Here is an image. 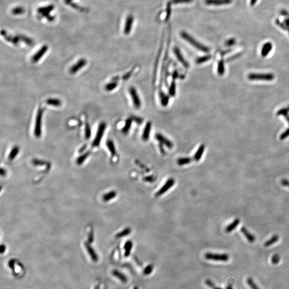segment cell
Segmentation results:
<instances>
[{
  "label": "cell",
  "mask_w": 289,
  "mask_h": 289,
  "mask_svg": "<svg viewBox=\"0 0 289 289\" xmlns=\"http://www.w3.org/2000/svg\"><path fill=\"white\" fill-rule=\"evenodd\" d=\"M72 1V0H65V3H66L67 5H68L69 3L71 2Z\"/></svg>",
  "instance_id": "obj_59"
},
{
  "label": "cell",
  "mask_w": 289,
  "mask_h": 289,
  "mask_svg": "<svg viewBox=\"0 0 289 289\" xmlns=\"http://www.w3.org/2000/svg\"><path fill=\"white\" fill-rule=\"evenodd\" d=\"M116 196H117V192L115 191H111L104 194L102 196V199L104 202H108L113 199L115 198Z\"/></svg>",
  "instance_id": "obj_22"
},
{
  "label": "cell",
  "mask_w": 289,
  "mask_h": 289,
  "mask_svg": "<svg viewBox=\"0 0 289 289\" xmlns=\"http://www.w3.org/2000/svg\"><path fill=\"white\" fill-rule=\"evenodd\" d=\"M91 136V129L89 124L86 122L85 123V138L88 139Z\"/></svg>",
  "instance_id": "obj_40"
},
{
  "label": "cell",
  "mask_w": 289,
  "mask_h": 289,
  "mask_svg": "<svg viewBox=\"0 0 289 289\" xmlns=\"http://www.w3.org/2000/svg\"><path fill=\"white\" fill-rule=\"evenodd\" d=\"M241 231L244 235V236L247 238V241H249L250 243H253L256 240V237L253 234H252L251 233H249V232L247 231V230L244 227H243L241 228Z\"/></svg>",
  "instance_id": "obj_19"
},
{
  "label": "cell",
  "mask_w": 289,
  "mask_h": 289,
  "mask_svg": "<svg viewBox=\"0 0 289 289\" xmlns=\"http://www.w3.org/2000/svg\"><path fill=\"white\" fill-rule=\"evenodd\" d=\"M106 144H107V146L108 147V150L110 151V152L111 153V155H112V157H115L117 154V152H116V148H115V145H114V143H113V141L111 140H108L107 141V143H106Z\"/></svg>",
  "instance_id": "obj_24"
},
{
  "label": "cell",
  "mask_w": 289,
  "mask_h": 289,
  "mask_svg": "<svg viewBox=\"0 0 289 289\" xmlns=\"http://www.w3.org/2000/svg\"><path fill=\"white\" fill-rule=\"evenodd\" d=\"M131 123H132V119H128L126 122L125 125L124 126L123 128V132L124 133H127L130 130L131 126Z\"/></svg>",
  "instance_id": "obj_37"
},
{
  "label": "cell",
  "mask_w": 289,
  "mask_h": 289,
  "mask_svg": "<svg viewBox=\"0 0 289 289\" xmlns=\"http://www.w3.org/2000/svg\"><path fill=\"white\" fill-rule=\"evenodd\" d=\"M6 174H7L6 170H5V169H3V168H1V176L4 177L6 175Z\"/></svg>",
  "instance_id": "obj_56"
},
{
  "label": "cell",
  "mask_w": 289,
  "mask_h": 289,
  "mask_svg": "<svg viewBox=\"0 0 289 289\" xmlns=\"http://www.w3.org/2000/svg\"><path fill=\"white\" fill-rule=\"evenodd\" d=\"M133 20H134V18L132 16L130 15L127 17V18L126 19L125 24V27L124 29V33H125L126 35H128L130 33L133 23Z\"/></svg>",
  "instance_id": "obj_12"
},
{
  "label": "cell",
  "mask_w": 289,
  "mask_h": 289,
  "mask_svg": "<svg viewBox=\"0 0 289 289\" xmlns=\"http://www.w3.org/2000/svg\"><path fill=\"white\" fill-rule=\"evenodd\" d=\"M168 97H163L162 98V104L164 106H166L167 104H168Z\"/></svg>",
  "instance_id": "obj_53"
},
{
  "label": "cell",
  "mask_w": 289,
  "mask_h": 289,
  "mask_svg": "<svg viewBox=\"0 0 289 289\" xmlns=\"http://www.w3.org/2000/svg\"><path fill=\"white\" fill-rule=\"evenodd\" d=\"M211 58H212V56L211 55H207L200 57V58H198L196 59V63L198 64H201V63H203L209 61Z\"/></svg>",
  "instance_id": "obj_36"
},
{
  "label": "cell",
  "mask_w": 289,
  "mask_h": 289,
  "mask_svg": "<svg viewBox=\"0 0 289 289\" xmlns=\"http://www.w3.org/2000/svg\"><path fill=\"white\" fill-rule=\"evenodd\" d=\"M280 183L283 186H287V187L289 188V181H288V180L285 179H283L280 182Z\"/></svg>",
  "instance_id": "obj_49"
},
{
  "label": "cell",
  "mask_w": 289,
  "mask_h": 289,
  "mask_svg": "<svg viewBox=\"0 0 289 289\" xmlns=\"http://www.w3.org/2000/svg\"><path fill=\"white\" fill-rule=\"evenodd\" d=\"M32 164L35 166H42L47 164L46 161L38 160V159H34L32 160Z\"/></svg>",
  "instance_id": "obj_41"
},
{
  "label": "cell",
  "mask_w": 289,
  "mask_h": 289,
  "mask_svg": "<svg viewBox=\"0 0 289 289\" xmlns=\"http://www.w3.org/2000/svg\"><path fill=\"white\" fill-rule=\"evenodd\" d=\"M239 223H240V220L238 219L234 220L232 223H231L230 224L227 226V227H226L225 231L228 232V233L231 232L232 230H234L238 226Z\"/></svg>",
  "instance_id": "obj_27"
},
{
  "label": "cell",
  "mask_w": 289,
  "mask_h": 289,
  "mask_svg": "<svg viewBox=\"0 0 289 289\" xmlns=\"http://www.w3.org/2000/svg\"><path fill=\"white\" fill-rule=\"evenodd\" d=\"M18 37L20 40H22V41L24 42L25 44H26L29 46H31L33 44V41L31 39V38H28L26 36L23 35H18Z\"/></svg>",
  "instance_id": "obj_35"
},
{
  "label": "cell",
  "mask_w": 289,
  "mask_h": 289,
  "mask_svg": "<svg viewBox=\"0 0 289 289\" xmlns=\"http://www.w3.org/2000/svg\"><path fill=\"white\" fill-rule=\"evenodd\" d=\"M113 276L117 277L118 279L123 283H126L128 282V278L124 274L122 273L121 272L118 271L117 270H113L112 272Z\"/></svg>",
  "instance_id": "obj_21"
},
{
  "label": "cell",
  "mask_w": 289,
  "mask_h": 289,
  "mask_svg": "<svg viewBox=\"0 0 289 289\" xmlns=\"http://www.w3.org/2000/svg\"><path fill=\"white\" fill-rule=\"evenodd\" d=\"M44 113V110L40 107L38 108L37 116L35 118V127H34V135L37 138H40L41 135L42 131V118Z\"/></svg>",
  "instance_id": "obj_2"
},
{
  "label": "cell",
  "mask_w": 289,
  "mask_h": 289,
  "mask_svg": "<svg viewBox=\"0 0 289 289\" xmlns=\"http://www.w3.org/2000/svg\"><path fill=\"white\" fill-rule=\"evenodd\" d=\"M85 246L86 247L87 251L88 252V254L91 256L92 260L94 262H97L98 260V256H97V254L96 253L95 250L94 249L93 247L91 246L90 243H85Z\"/></svg>",
  "instance_id": "obj_15"
},
{
  "label": "cell",
  "mask_w": 289,
  "mask_h": 289,
  "mask_svg": "<svg viewBox=\"0 0 289 289\" xmlns=\"http://www.w3.org/2000/svg\"><path fill=\"white\" fill-rule=\"evenodd\" d=\"M217 71L220 75L222 76L224 75L225 72V68L223 60H221L218 63V67H217Z\"/></svg>",
  "instance_id": "obj_33"
},
{
  "label": "cell",
  "mask_w": 289,
  "mask_h": 289,
  "mask_svg": "<svg viewBox=\"0 0 289 289\" xmlns=\"http://www.w3.org/2000/svg\"><path fill=\"white\" fill-rule=\"evenodd\" d=\"M171 2H169L167 3V15H166V21H168V19H169L170 18V15H171Z\"/></svg>",
  "instance_id": "obj_42"
},
{
  "label": "cell",
  "mask_w": 289,
  "mask_h": 289,
  "mask_svg": "<svg viewBox=\"0 0 289 289\" xmlns=\"http://www.w3.org/2000/svg\"><path fill=\"white\" fill-rule=\"evenodd\" d=\"M181 35L184 40H185L186 41L189 42L190 44H192V46H193L196 48L198 49L199 51H202L205 52V53L209 52L210 48L208 47L205 46L203 44H200V42H198V41H196V39H194V38H193L189 34L186 33V32H184V31L181 32Z\"/></svg>",
  "instance_id": "obj_1"
},
{
  "label": "cell",
  "mask_w": 289,
  "mask_h": 289,
  "mask_svg": "<svg viewBox=\"0 0 289 289\" xmlns=\"http://www.w3.org/2000/svg\"><path fill=\"white\" fill-rule=\"evenodd\" d=\"M19 152V147L18 146H16L13 147L11 150V152L9 154L8 159L10 161H12L15 159L16 157L17 156L18 153Z\"/></svg>",
  "instance_id": "obj_25"
},
{
  "label": "cell",
  "mask_w": 289,
  "mask_h": 289,
  "mask_svg": "<svg viewBox=\"0 0 289 289\" xmlns=\"http://www.w3.org/2000/svg\"><path fill=\"white\" fill-rule=\"evenodd\" d=\"M145 181H146V182H153L154 181V177L153 176H148L146 177L145 178Z\"/></svg>",
  "instance_id": "obj_52"
},
{
  "label": "cell",
  "mask_w": 289,
  "mask_h": 289,
  "mask_svg": "<svg viewBox=\"0 0 289 289\" xmlns=\"http://www.w3.org/2000/svg\"><path fill=\"white\" fill-rule=\"evenodd\" d=\"M278 239H279V237L277 235H276H276H274L271 238L265 243L264 246L265 247H268L269 246H271L274 243H276L277 241H278Z\"/></svg>",
  "instance_id": "obj_34"
},
{
  "label": "cell",
  "mask_w": 289,
  "mask_h": 289,
  "mask_svg": "<svg viewBox=\"0 0 289 289\" xmlns=\"http://www.w3.org/2000/svg\"><path fill=\"white\" fill-rule=\"evenodd\" d=\"M131 232V229L130 227H126L125 229L123 230L122 231L119 232L116 234V237L117 238H122L124 237L127 236L129 234H130Z\"/></svg>",
  "instance_id": "obj_29"
},
{
  "label": "cell",
  "mask_w": 289,
  "mask_h": 289,
  "mask_svg": "<svg viewBox=\"0 0 289 289\" xmlns=\"http://www.w3.org/2000/svg\"><path fill=\"white\" fill-rule=\"evenodd\" d=\"M25 10L23 7H17L14 8L12 10L11 12L15 15H22L24 13Z\"/></svg>",
  "instance_id": "obj_32"
},
{
  "label": "cell",
  "mask_w": 289,
  "mask_h": 289,
  "mask_svg": "<svg viewBox=\"0 0 289 289\" xmlns=\"http://www.w3.org/2000/svg\"><path fill=\"white\" fill-rule=\"evenodd\" d=\"M68 5H70L71 7H72V8H75V9H79L80 10H82L81 8H80L79 5H77L75 4V3H72V2H70V3H69Z\"/></svg>",
  "instance_id": "obj_51"
},
{
  "label": "cell",
  "mask_w": 289,
  "mask_h": 289,
  "mask_svg": "<svg viewBox=\"0 0 289 289\" xmlns=\"http://www.w3.org/2000/svg\"><path fill=\"white\" fill-rule=\"evenodd\" d=\"M1 35L5 37V40H7L9 42H12L14 44H17L20 41L18 35L15 36V37L8 35H7V32L5 31H3V30L1 31Z\"/></svg>",
  "instance_id": "obj_16"
},
{
  "label": "cell",
  "mask_w": 289,
  "mask_h": 289,
  "mask_svg": "<svg viewBox=\"0 0 289 289\" xmlns=\"http://www.w3.org/2000/svg\"><path fill=\"white\" fill-rule=\"evenodd\" d=\"M247 284L249 285L250 287H251L252 289H259L258 288V287L256 286V285L254 283L253 280H252L251 278H249L247 279Z\"/></svg>",
  "instance_id": "obj_44"
},
{
  "label": "cell",
  "mask_w": 289,
  "mask_h": 289,
  "mask_svg": "<svg viewBox=\"0 0 289 289\" xmlns=\"http://www.w3.org/2000/svg\"><path fill=\"white\" fill-rule=\"evenodd\" d=\"M174 183H175V181L174 179L172 178L168 179L164 185L162 186L160 188V189L155 193V196L157 197H159L164 194L167 191H168V190L170 189V188H172V186L174 185Z\"/></svg>",
  "instance_id": "obj_6"
},
{
  "label": "cell",
  "mask_w": 289,
  "mask_h": 289,
  "mask_svg": "<svg viewBox=\"0 0 289 289\" xmlns=\"http://www.w3.org/2000/svg\"><path fill=\"white\" fill-rule=\"evenodd\" d=\"M6 250V247L5 245L3 244H2L1 245V247H0V252L1 254H3Z\"/></svg>",
  "instance_id": "obj_55"
},
{
  "label": "cell",
  "mask_w": 289,
  "mask_h": 289,
  "mask_svg": "<svg viewBox=\"0 0 289 289\" xmlns=\"http://www.w3.org/2000/svg\"><path fill=\"white\" fill-rule=\"evenodd\" d=\"M280 260V258L279 256L277 254H275L272 257V262L273 264H277L279 263Z\"/></svg>",
  "instance_id": "obj_47"
},
{
  "label": "cell",
  "mask_w": 289,
  "mask_h": 289,
  "mask_svg": "<svg viewBox=\"0 0 289 289\" xmlns=\"http://www.w3.org/2000/svg\"><path fill=\"white\" fill-rule=\"evenodd\" d=\"M289 136V128L285 131L284 132L282 133L280 136V140H284Z\"/></svg>",
  "instance_id": "obj_46"
},
{
  "label": "cell",
  "mask_w": 289,
  "mask_h": 289,
  "mask_svg": "<svg viewBox=\"0 0 289 289\" xmlns=\"http://www.w3.org/2000/svg\"><path fill=\"white\" fill-rule=\"evenodd\" d=\"M227 289H232L231 287H230V286H229V287H227Z\"/></svg>",
  "instance_id": "obj_62"
},
{
  "label": "cell",
  "mask_w": 289,
  "mask_h": 289,
  "mask_svg": "<svg viewBox=\"0 0 289 289\" xmlns=\"http://www.w3.org/2000/svg\"><path fill=\"white\" fill-rule=\"evenodd\" d=\"M85 148H86V146H84L83 147H82L81 149H80L79 153L83 152L84 150H85Z\"/></svg>",
  "instance_id": "obj_58"
},
{
  "label": "cell",
  "mask_w": 289,
  "mask_h": 289,
  "mask_svg": "<svg viewBox=\"0 0 289 289\" xmlns=\"http://www.w3.org/2000/svg\"><path fill=\"white\" fill-rule=\"evenodd\" d=\"M287 111H289V106L288 107H287Z\"/></svg>",
  "instance_id": "obj_64"
},
{
  "label": "cell",
  "mask_w": 289,
  "mask_h": 289,
  "mask_svg": "<svg viewBox=\"0 0 289 289\" xmlns=\"http://www.w3.org/2000/svg\"><path fill=\"white\" fill-rule=\"evenodd\" d=\"M117 86V83L116 82H112L106 85L105 86V89L106 91H111L116 88Z\"/></svg>",
  "instance_id": "obj_38"
},
{
  "label": "cell",
  "mask_w": 289,
  "mask_h": 289,
  "mask_svg": "<svg viewBox=\"0 0 289 289\" xmlns=\"http://www.w3.org/2000/svg\"><path fill=\"white\" fill-rule=\"evenodd\" d=\"M152 124L150 122H148L145 127L143 130V139L144 141L148 140L150 135V130H151Z\"/></svg>",
  "instance_id": "obj_18"
},
{
  "label": "cell",
  "mask_w": 289,
  "mask_h": 289,
  "mask_svg": "<svg viewBox=\"0 0 289 289\" xmlns=\"http://www.w3.org/2000/svg\"><path fill=\"white\" fill-rule=\"evenodd\" d=\"M206 284L208 286H209V287H211L212 289H213V288L215 287V285H214V284H213V283L212 282V281H210V280H206Z\"/></svg>",
  "instance_id": "obj_54"
},
{
  "label": "cell",
  "mask_w": 289,
  "mask_h": 289,
  "mask_svg": "<svg viewBox=\"0 0 289 289\" xmlns=\"http://www.w3.org/2000/svg\"><path fill=\"white\" fill-rule=\"evenodd\" d=\"M155 138L160 141L161 143H162L164 145H165L166 147H167L169 148H172L173 147V143L172 142L169 140V139L166 138L163 135L157 133L155 136Z\"/></svg>",
  "instance_id": "obj_13"
},
{
  "label": "cell",
  "mask_w": 289,
  "mask_h": 289,
  "mask_svg": "<svg viewBox=\"0 0 289 289\" xmlns=\"http://www.w3.org/2000/svg\"><path fill=\"white\" fill-rule=\"evenodd\" d=\"M87 63V61L84 58H81L78 61L75 65L71 67L70 69V72L71 74H75L77 73L78 71L83 68L84 66H85Z\"/></svg>",
  "instance_id": "obj_9"
},
{
  "label": "cell",
  "mask_w": 289,
  "mask_h": 289,
  "mask_svg": "<svg viewBox=\"0 0 289 289\" xmlns=\"http://www.w3.org/2000/svg\"><path fill=\"white\" fill-rule=\"evenodd\" d=\"M90 155V152H87L81 155L80 157H78L77 160H76L77 164L79 165V166L82 165V164L84 163V161L87 159V157H89Z\"/></svg>",
  "instance_id": "obj_28"
},
{
  "label": "cell",
  "mask_w": 289,
  "mask_h": 289,
  "mask_svg": "<svg viewBox=\"0 0 289 289\" xmlns=\"http://www.w3.org/2000/svg\"><path fill=\"white\" fill-rule=\"evenodd\" d=\"M236 42V40L234 38H232V39H230L229 40H227L226 42H225V44L226 46H231L232 45H234Z\"/></svg>",
  "instance_id": "obj_48"
},
{
  "label": "cell",
  "mask_w": 289,
  "mask_h": 289,
  "mask_svg": "<svg viewBox=\"0 0 289 289\" xmlns=\"http://www.w3.org/2000/svg\"><path fill=\"white\" fill-rule=\"evenodd\" d=\"M133 289H138V287H135L133 288Z\"/></svg>",
  "instance_id": "obj_63"
},
{
  "label": "cell",
  "mask_w": 289,
  "mask_h": 289,
  "mask_svg": "<svg viewBox=\"0 0 289 289\" xmlns=\"http://www.w3.org/2000/svg\"><path fill=\"white\" fill-rule=\"evenodd\" d=\"M205 257L207 260L214 261H227L229 259V256L226 254H214L212 253H207Z\"/></svg>",
  "instance_id": "obj_7"
},
{
  "label": "cell",
  "mask_w": 289,
  "mask_h": 289,
  "mask_svg": "<svg viewBox=\"0 0 289 289\" xmlns=\"http://www.w3.org/2000/svg\"><path fill=\"white\" fill-rule=\"evenodd\" d=\"M94 289H100L99 286V285H97V287H95V288H94Z\"/></svg>",
  "instance_id": "obj_60"
},
{
  "label": "cell",
  "mask_w": 289,
  "mask_h": 289,
  "mask_svg": "<svg viewBox=\"0 0 289 289\" xmlns=\"http://www.w3.org/2000/svg\"><path fill=\"white\" fill-rule=\"evenodd\" d=\"M213 289H221V288H219V287H214L213 288Z\"/></svg>",
  "instance_id": "obj_61"
},
{
  "label": "cell",
  "mask_w": 289,
  "mask_h": 289,
  "mask_svg": "<svg viewBox=\"0 0 289 289\" xmlns=\"http://www.w3.org/2000/svg\"><path fill=\"white\" fill-rule=\"evenodd\" d=\"M258 0H251V2H250V5L251 6H253L254 5L256 4V2Z\"/></svg>",
  "instance_id": "obj_57"
},
{
  "label": "cell",
  "mask_w": 289,
  "mask_h": 289,
  "mask_svg": "<svg viewBox=\"0 0 289 289\" xmlns=\"http://www.w3.org/2000/svg\"><path fill=\"white\" fill-rule=\"evenodd\" d=\"M232 2V0H205V3L209 5H224L230 4Z\"/></svg>",
  "instance_id": "obj_11"
},
{
  "label": "cell",
  "mask_w": 289,
  "mask_h": 289,
  "mask_svg": "<svg viewBox=\"0 0 289 289\" xmlns=\"http://www.w3.org/2000/svg\"><path fill=\"white\" fill-rule=\"evenodd\" d=\"M193 0H171L170 2L172 4H179V3H188L192 2Z\"/></svg>",
  "instance_id": "obj_43"
},
{
  "label": "cell",
  "mask_w": 289,
  "mask_h": 289,
  "mask_svg": "<svg viewBox=\"0 0 289 289\" xmlns=\"http://www.w3.org/2000/svg\"><path fill=\"white\" fill-rule=\"evenodd\" d=\"M192 161V159L190 157H181L178 159L177 164L179 166H184L190 164Z\"/></svg>",
  "instance_id": "obj_30"
},
{
  "label": "cell",
  "mask_w": 289,
  "mask_h": 289,
  "mask_svg": "<svg viewBox=\"0 0 289 289\" xmlns=\"http://www.w3.org/2000/svg\"><path fill=\"white\" fill-rule=\"evenodd\" d=\"M46 104L50 106L54 107H60L62 104V102L60 100L54 98H49L46 100Z\"/></svg>",
  "instance_id": "obj_26"
},
{
  "label": "cell",
  "mask_w": 289,
  "mask_h": 289,
  "mask_svg": "<svg viewBox=\"0 0 289 289\" xmlns=\"http://www.w3.org/2000/svg\"><path fill=\"white\" fill-rule=\"evenodd\" d=\"M205 146L204 145H201V146L199 147L198 150H196V153L194 154V160L195 161H199L201 159L205 151Z\"/></svg>",
  "instance_id": "obj_20"
},
{
  "label": "cell",
  "mask_w": 289,
  "mask_h": 289,
  "mask_svg": "<svg viewBox=\"0 0 289 289\" xmlns=\"http://www.w3.org/2000/svg\"><path fill=\"white\" fill-rule=\"evenodd\" d=\"M273 48V45H272L271 42H266V44H263V48L261 50V55L263 58L266 57L268 54H269L270 51H272Z\"/></svg>",
  "instance_id": "obj_17"
},
{
  "label": "cell",
  "mask_w": 289,
  "mask_h": 289,
  "mask_svg": "<svg viewBox=\"0 0 289 289\" xmlns=\"http://www.w3.org/2000/svg\"><path fill=\"white\" fill-rule=\"evenodd\" d=\"M54 9V5H49L45 7H40L38 9V12L41 14L44 17L46 18L49 21H53L55 19V17L50 15L51 11H53Z\"/></svg>",
  "instance_id": "obj_5"
},
{
  "label": "cell",
  "mask_w": 289,
  "mask_h": 289,
  "mask_svg": "<svg viewBox=\"0 0 289 289\" xmlns=\"http://www.w3.org/2000/svg\"><path fill=\"white\" fill-rule=\"evenodd\" d=\"M130 93L134 106L137 109H139L141 107V101L136 90L133 87H131L130 89Z\"/></svg>",
  "instance_id": "obj_8"
},
{
  "label": "cell",
  "mask_w": 289,
  "mask_h": 289,
  "mask_svg": "<svg viewBox=\"0 0 289 289\" xmlns=\"http://www.w3.org/2000/svg\"><path fill=\"white\" fill-rule=\"evenodd\" d=\"M248 78L251 80L271 81L274 80L275 76L273 73H250Z\"/></svg>",
  "instance_id": "obj_4"
},
{
  "label": "cell",
  "mask_w": 289,
  "mask_h": 289,
  "mask_svg": "<svg viewBox=\"0 0 289 289\" xmlns=\"http://www.w3.org/2000/svg\"><path fill=\"white\" fill-rule=\"evenodd\" d=\"M133 247V243L131 241H129L126 242L125 245L124 246V249L125 250L124 256L128 257L130 255L131 251L132 250Z\"/></svg>",
  "instance_id": "obj_23"
},
{
  "label": "cell",
  "mask_w": 289,
  "mask_h": 289,
  "mask_svg": "<svg viewBox=\"0 0 289 289\" xmlns=\"http://www.w3.org/2000/svg\"><path fill=\"white\" fill-rule=\"evenodd\" d=\"M15 261L14 260H11L9 261V263H8L9 267L12 269V270H15Z\"/></svg>",
  "instance_id": "obj_50"
},
{
  "label": "cell",
  "mask_w": 289,
  "mask_h": 289,
  "mask_svg": "<svg viewBox=\"0 0 289 289\" xmlns=\"http://www.w3.org/2000/svg\"><path fill=\"white\" fill-rule=\"evenodd\" d=\"M175 92H176V86H175L174 83H173L170 86L169 93H170V94L171 96H174V94H175Z\"/></svg>",
  "instance_id": "obj_45"
},
{
  "label": "cell",
  "mask_w": 289,
  "mask_h": 289,
  "mask_svg": "<svg viewBox=\"0 0 289 289\" xmlns=\"http://www.w3.org/2000/svg\"><path fill=\"white\" fill-rule=\"evenodd\" d=\"M174 52L175 55L176 56L178 60L179 61L181 62L182 64H183L185 67L188 68L189 66V65L188 64L187 61H186L185 59L184 58L182 54L179 49L177 48V47H174Z\"/></svg>",
  "instance_id": "obj_14"
},
{
  "label": "cell",
  "mask_w": 289,
  "mask_h": 289,
  "mask_svg": "<svg viewBox=\"0 0 289 289\" xmlns=\"http://www.w3.org/2000/svg\"><path fill=\"white\" fill-rule=\"evenodd\" d=\"M48 49V47L47 45H44L38 51L32 58V60L34 63L38 62L41 58L44 56Z\"/></svg>",
  "instance_id": "obj_10"
},
{
  "label": "cell",
  "mask_w": 289,
  "mask_h": 289,
  "mask_svg": "<svg viewBox=\"0 0 289 289\" xmlns=\"http://www.w3.org/2000/svg\"><path fill=\"white\" fill-rule=\"evenodd\" d=\"M288 112H289V111H287V108H282V109H280V111H277V115L283 116L289 123V115L288 114Z\"/></svg>",
  "instance_id": "obj_31"
},
{
  "label": "cell",
  "mask_w": 289,
  "mask_h": 289,
  "mask_svg": "<svg viewBox=\"0 0 289 289\" xmlns=\"http://www.w3.org/2000/svg\"><path fill=\"white\" fill-rule=\"evenodd\" d=\"M106 126H107V125L106 123L104 122H102L100 124L99 126L98 127V129H97V132L95 136V139H94L93 143H92V147H97L99 146L104 131L106 130Z\"/></svg>",
  "instance_id": "obj_3"
},
{
  "label": "cell",
  "mask_w": 289,
  "mask_h": 289,
  "mask_svg": "<svg viewBox=\"0 0 289 289\" xmlns=\"http://www.w3.org/2000/svg\"><path fill=\"white\" fill-rule=\"evenodd\" d=\"M154 269V266L152 264L148 265L143 270V273L145 275H148L152 273Z\"/></svg>",
  "instance_id": "obj_39"
}]
</instances>
